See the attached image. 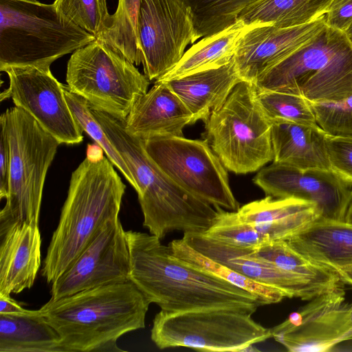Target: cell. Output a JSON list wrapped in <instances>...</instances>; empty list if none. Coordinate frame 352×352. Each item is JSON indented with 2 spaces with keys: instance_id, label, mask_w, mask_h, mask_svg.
Wrapping results in <instances>:
<instances>
[{
  "instance_id": "6da1fadb",
  "label": "cell",
  "mask_w": 352,
  "mask_h": 352,
  "mask_svg": "<svg viewBox=\"0 0 352 352\" xmlns=\"http://www.w3.org/2000/svg\"><path fill=\"white\" fill-rule=\"evenodd\" d=\"M126 236L130 280L161 310L226 309L252 315L261 306L249 292L176 257L156 236L133 230Z\"/></svg>"
},
{
  "instance_id": "7a4b0ae2",
  "label": "cell",
  "mask_w": 352,
  "mask_h": 352,
  "mask_svg": "<svg viewBox=\"0 0 352 352\" xmlns=\"http://www.w3.org/2000/svg\"><path fill=\"white\" fill-rule=\"evenodd\" d=\"M150 304L129 280L50 299L39 310L60 336L64 352L122 351L118 339L144 328Z\"/></svg>"
},
{
  "instance_id": "3957f363",
  "label": "cell",
  "mask_w": 352,
  "mask_h": 352,
  "mask_svg": "<svg viewBox=\"0 0 352 352\" xmlns=\"http://www.w3.org/2000/svg\"><path fill=\"white\" fill-rule=\"evenodd\" d=\"M125 188L113 164L104 156H87L72 173L41 270L47 283L73 264L107 221L119 218Z\"/></svg>"
},
{
  "instance_id": "277c9868",
  "label": "cell",
  "mask_w": 352,
  "mask_h": 352,
  "mask_svg": "<svg viewBox=\"0 0 352 352\" xmlns=\"http://www.w3.org/2000/svg\"><path fill=\"white\" fill-rule=\"evenodd\" d=\"M108 137L128 166L135 182L144 217L143 226L160 239L173 231L205 233L218 216L217 206L182 188L162 171L146 153L142 140L124 124Z\"/></svg>"
},
{
  "instance_id": "5b68a950",
  "label": "cell",
  "mask_w": 352,
  "mask_h": 352,
  "mask_svg": "<svg viewBox=\"0 0 352 352\" xmlns=\"http://www.w3.org/2000/svg\"><path fill=\"white\" fill-rule=\"evenodd\" d=\"M96 39L61 16L52 4L0 0V70L50 66Z\"/></svg>"
},
{
  "instance_id": "8992f818",
  "label": "cell",
  "mask_w": 352,
  "mask_h": 352,
  "mask_svg": "<svg viewBox=\"0 0 352 352\" xmlns=\"http://www.w3.org/2000/svg\"><path fill=\"white\" fill-rule=\"evenodd\" d=\"M254 85L257 89L291 93L309 102L344 99L352 95V47L344 32L325 25Z\"/></svg>"
},
{
  "instance_id": "52a82bcc",
  "label": "cell",
  "mask_w": 352,
  "mask_h": 352,
  "mask_svg": "<svg viewBox=\"0 0 352 352\" xmlns=\"http://www.w3.org/2000/svg\"><path fill=\"white\" fill-rule=\"evenodd\" d=\"M10 147L8 193L0 228L16 221L38 225L44 183L59 142L16 106L0 118Z\"/></svg>"
},
{
  "instance_id": "ba28073f",
  "label": "cell",
  "mask_w": 352,
  "mask_h": 352,
  "mask_svg": "<svg viewBox=\"0 0 352 352\" xmlns=\"http://www.w3.org/2000/svg\"><path fill=\"white\" fill-rule=\"evenodd\" d=\"M204 123L205 140L227 170L246 174L273 161L272 122L253 83H237Z\"/></svg>"
},
{
  "instance_id": "9c48e42d",
  "label": "cell",
  "mask_w": 352,
  "mask_h": 352,
  "mask_svg": "<svg viewBox=\"0 0 352 352\" xmlns=\"http://www.w3.org/2000/svg\"><path fill=\"white\" fill-rule=\"evenodd\" d=\"M66 81L89 108L124 120L149 85L133 63L97 38L72 53Z\"/></svg>"
},
{
  "instance_id": "30bf717a",
  "label": "cell",
  "mask_w": 352,
  "mask_h": 352,
  "mask_svg": "<svg viewBox=\"0 0 352 352\" xmlns=\"http://www.w3.org/2000/svg\"><path fill=\"white\" fill-rule=\"evenodd\" d=\"M248 313L211 309L170 313L161 310L151 338L160 349L187 347L207 351H241L272 337L271 329Z\"/></svg>"
},
{
  "instance_id": "8fae6325",
  "label": "cell",
  "mask_w": 352,
  "mask_h": 352,
  "mask_svg": "<svg viewBox=\"0 0 352 352\" xmlns=\"http://www.w3.org/2000/svg\"><path fill=\"white\" fill-rule=\"evenodd\" d=\"M154 163L186 191L230 211L240 208L230 188L227 169L206 140L184 136L142 140Z\"/></svg>"
},
{
  "instance_id": "7c38bea8",
  "label": "cell",
  "mask_w": 352,
  "mask_h": 352,
  "mask_svg": "<svg viewBox=\"0 0 352 352\" xmlns=\"http://www.w3.org/2000/svg\"><path fill=\"white\" fill-rule=\"evenodd\" d=\"M343 286L308 300L272 328V337L292 352L330 351L352 340V301Z\"/></svg>"
},
{
  "instance_id": "4fadbf2b",
  "label": "cell",
  "mask_w": 352,
  "mask_h": 352,
  "mask_svg": "<svg viewBox=\"0 0 352 352\" xmlns=\"http://www.w3.org/2000/svg\"><path fill=\"white\" fill-rule=\"evenodd\" d=\"M9 87L1 94L30 114L60 144L83 140L81 126L67 104L63 85L53 76L50 66L8 67Z\"/></svg>"
},
{
  "instance_id": "5bb4252c",
  "label": "cell",
  "mask_w": 352,
  "mask_h": 352,
  "mask_svg": "<svg viewBox=\"0 0 352 352\" xmlns=\"http://www.w3.org/2000/svg\"><path fill=\"white\" fill-rule=\"evenodd\" d=\"M192 14L181 0H141L138 35L144 75L158 80L193 44Z\"/></svg>"
},
{
  "instance_id": "9a60e30c",
  "label": "cell",
  "mask_w": 352,
  "mask_h": 352,
  "mask_svg": "<svg viewBox=\"0 0 352 352\" xmlns=\"http://www.w3.org/2000/svg\"><path fill=\"white\" fill-rule=\"evenodd\" d=\"M130 253L119 218L107 221L77 259L52 284V300L130 280Z\"/></svg>"
},
{
  "instance_id": "2e32d148",
  "label": "cell",
  "mask_w": 352,
  "mask_h": 352,
  "mask_svg": "<svg viewBox=\"0 0 352 352\" xmlns=\"http://www.w3.org/2000/svg\"><path fill=\"white\" fill-rule=\"evenodd\" d=\"M253 182L266 196L314 204L322 219L345 221L352 201V185L332 170H302L272 162L261 168Z\"/></svg>"
},
{
  "instance_id": "e0dca14e",
  "label": "cell",
  "mask_w": 352,
  "mask_h": 352,
  "mask_svg": "<svg viewBox=\"0 0 352 352\" xmlns=\"http://www.w3.org/2000/svg\"><path fill=\"white\" fill-rule=\"evenodd\" d=\"M182 239L208 258L256 282L280 290L286 298L309 300L330 292L317 283L287 273L272 263L254 255L252 248L226 243L204 233H184Z\"/></svg>"
},
{
  "instance_id": "ac0fdd59",
  "label": "cell",
  "mask_w": 352,
  "mask_h": 352,
  "mask_svg": "<svg viewBox=\"0 0 352 352\" xmlns=\"http://www.w3.org/2000/svg\"><path fill=\"white\" fill-rule=\"evenodd\" d=\"M326 25L325 16L290 28L261 23L240 39L233 59L242 80L255 83L270 69L312 39Z\"/></svg>"
},
{
  "instance_id": "d6986e66",
  "label": "cell",
  "mask_w": 352,
  "mask_h": 352,
  "mask_svg": "<svg viewBox=\"0 0 352 352\" xmlns=\"http://www.w3.org/2000/svg\"><path fill=\"white\" fill-rule=\"evenodd\" d=\"M38 225L16 221L0 228V295L31 288L41 264Z\"/></svg>"
},
{
  "instance_id": "ffe728a7",
  "label": "cell",
  "mask_w": 352,
  "mask_h": 352,
  "mask_svg": "<svg viewBox=\"0 0 352 352\" xmlns=\"http://www.w3.org/2000/svg\"><path fill=\"white\" fill-rule=\"evenodd\" d=\"M194 124L190 111L166 82L155 85L133 104L125 120L126 130L142 140L184 136L183 129Z\"/></svg>"
},
{
  "instance_id": "44dd1931",
  "label": "cell",
  "mask_w": 352,
  "mask_h": 352,
  "mask_svg": "<svg viewBox=\"0 0 352 352\" xmlns=\"http://www.w3.org/2000/svg\"><path fill=\"white\" fill-rule=\"evenodd\" d=\"M273 162L302 170H331L325 132L318 124L272 121Z\"/></svg>"
},
{
  "instance_id": "7402d4cb",
  "label": "cell",
  "mask_w": 352,
  "mask_h": 352,
  "mask_svg": "<svg viewBox=\"0 0 352 352\" xmlns=\"http://www.w3.org/2000/svg\"><path fill=\"white\" fill-rule=\"evenodd\" d=\"M234 59L220 67L190 74L166 82L193 117L204 122L241 81Z\"/></svg>"
},
{
  "instance_id": "603a6c76",
  "label": "cell",
  "mask_w": 352,
  "mask_h": 352,
  "mask_svg": "<svg viewBox=\"0 0 352 352\" xmlns=\"http://www.w3.org/2000/svg\"><path fill=\"white\" fill-rule=\"evenodd\" d=\"M309 259L333 270L352 265V223L319 218L286 240Z\"/></svg>"
},
{
  "instance_id": "cb8c5ba5",
  "label": "cell",
  "mask_w": 352,
  "mask_h": 352,
  "mask_svg": "<svg viewBox=\"0 0 352 352\" xmlns=\"http://www.w3.org/2000/svg\"><path fill=\"white\" fill-rule=\"evenodd\" d=\"M261 23L245 24L241 20L192 45L168 72L155 81H168L190 74L220 67L232 59L241 37Z\"/></svg>"
},
{
  "instance_id": "d4e9b609",
  "label": "cell",
  "mask_w": 352,
  "mask_h": 352,
  "mask_svg": "<svg viewBox=\"0 0 352 352\" xmlns=\"http://www.w3.org/2000/svg\"><path fill=\"white\" fill-rule=\"evenodd\" d=\"M0 352H64L60 338L41 311L0 314Z\"/></svg>"
},
{
  "instance_id": "484cf974",
  "label": "cell",
  "mask_w": 352,
  "mask_h": 352,
  "mask_svg": "<svg viewBox=\"0 0 352 352\" xmlns=\"http://www.w3.org/2000/svg\"><path fill=\"white\" fill-rule=\"evenodd\" d=\"M332 0H258L241 12L245 24L267 23L290 28L316 21L328 12Z\"/></svg>"
},
{
  "instance_id": "4316f807",
  "label": "cell",
  "mask_w": 352,
  "mask_h": 352,
  "mask_svg": "<svg viewBox=\"0 0 352 352\" xmlns=\"http://www.w3.org/2000/svg\"><path fill=\"white\" fill-rule=\"evenodd\" d=\"M168 245L176 257L249 292L257 298L261 305L278 303L286 298L280 290L256 282L203 255L188 245L183 239L173 240Z\"/></svg>"
},
{
  "instance_id": "83f0119b",
  "label": "cell",
  "mask_w": 352,
  "mask_h": 352,
  "mask_svg": "<svg viewBox=\"0 0 352 352\" xmlns=\"http://www.w3.org/2000/svg\"><path fill=\"white\" fill-rule=\"evenodd\" d=\"M141 0H118L116 12L110 14L102 33L96 38L139 65L142 57L138 35Z\"/></svg>"
},
{
  "instance_id": "f1b7e54d",
  "label": "cell",
  "mask_w": 352,
  "mask_h": 352,
  "mask_svg": "<svg viewBox=\"0 0 352 352\" xmlns=\"http://www.w3.org/2000/svg\"><path fill=\"white\" fill-rule=\"evenodd\" d=\"M189 9L194 25L193 43L237 21L242 10L258 0H181Z\"/></svg>"
},
{
  "instance_id": "f546056e",
  "label": "cell",
  "mask_w": 352,
  "mask_h": 352,
  "mask_svg": "<svg viewBox=\"0 0 352 352\" xmlns=\"http://www.w3.org/2000/svg\"><path fill=\"white\" fill-rule=\"evenodd\" d=\"M236 212L239 219L248 223L283 221L314 212L320 214L317 206L310 201L296 198H274L271 196L246 204Z\"/></svg>"
},
{
  "instance_id": "4dcf8cb0",
  "label": "cell",
  "mask_w": 352,
  "mask_h": 352,
  "mask_svg": "<svg viewBox=\"0 0 352 352\" xmlns=\"http://www.w3.org/2000/svg\"><path fill=\"white\" fill-rule=\"evenodd\" d=\"M63 89L69 109L83 131L86 132L102 148L108 159L118 168L135 189V182L128 166L92 114L87 101L82 96L72 92L68 86L63 85Z\"/></svg>"
},
{
  "instance_id": "1f68e13d",
  "label": "cell",
  "mask_w": 352,
  "mask_h": 352,
  "mask_svg": "<svg viewBox=\"0 0 352 352\" xmlns=\"http://www.w3.org/2000/svg\"><path fill=\"white\" fill-rule=\"evenodd\" d=\"M258 100L268 119L317 124L309 101L304 97L276 90L257 89Z\"/></svg>"
},
{
  "instance_id": "d6a6232c",
  "label": "cell",
  "mask_w": 352,
  "mask_h": 352,
  "mask_svg": "<svg viewBox=\"0 0 352 352\" xmlns=\"http://www.w3.org/2000/svg\"><path fill=\"white\" fill-rule=\"evenodd\" d=\"M57 12L96 38L104 29L110 14L107 0H55Z\"/></svg>"
},
{
  "instance_id": "836d02e7",
  "label": "cell",
  "mask_w": 352,
  "mask_h": 352,
  "mask_svg": "<svg viewBox=\"0 0 352 352\" xmlns=\"http://www.w3.org/2000/svg\"><path fill=\"white\" fill-rule=\"evenodd\" d=\"M309 102L317 124L327 135L352 138V95L337 101Z\"/></svg>"
},
{
  "instance_id": "e575fe53",
  "label": "cell",
  "mask_w": 352,
  "mask_h": 352,
  "mask_svg": "<svg viewBox=\"0 0 352 352\" xmlns=\"http://www.w3.org/2000/svg\"><path fill=\"white\" fill-rule=\"evenodd\" d=\"M326 145L331 170L352 185V138L327 135Z\"/></svg>"
},
{
  "instance_id": "d590c367",
  "label": "cell",
  "mask_w": 352,
  "mask_h": 352,
  "mask_svg": "<svg viewBox=\"0 0 352 352\" xmlns=\"http://www.w3.org/2000/svg\"><path fill=\"white\" fill-rule=\"evenodd\" d=\"M325 23L328 27L344 32L352 24V0H332Z\"/></svg>"
},
{
  "instance_id": "8d00e7d4",
  "label": "cell",
  "mask_w": 352,
  "mask_h": 352,
  "mask_svg": "<svg viewBox=\"0 0 352 352\" xmlns=\"http://www.w3.org/2000/svg\"><path fill=\"white\" fill-rule=\"evenodd\" d=\"M10 147L2 126L0 132V199H6L8 193Z\"/></svg>"
},
{
  "instance_id": "74e56055",
  "label": "cell",
  "mask_w": 352,
  "mask_h": 352,
  "mask_svg": "<svg viewBox=\"0 0 352 352\" xmlns=\"http://www.w3.org/2000/svg\"><path fill=\"white\" fill-rule=\"evenodd\" d=\"M28 310L22 307L10 296L0 295V314H20Z\"/></svg>"
},
{
  "instance_id": "f35d334b",
  "label": "cell",
  "mask_w": 352,
  "mask_h": 352,
  "mask_svg": "<svg viewBox=\"0 0 352 352\" xmlns=\"http://www.w3.org/2000/svg\"><path fill=\"white\" fill-rule=\"evenodd\" d=\"M344 284L352 286V265L334 269Z\"/></svg>"
},
{
  "instance_id": "ab89813d",
  "label": "cell",
  "mask_w": 352,
  "mask_h": 352,
  "mask_svg": "<svg viewBox=\"0 0 352 352\" xmlns=\"http://www.w3.org/2000/svg\"><path fill=\"white\" fill-rule=\"evenodd\" d=\"M345 221L348 223H352V201L348 208L345 217Z\"/></svg>"
},
{
  "instance_id": "60d3db41",
  "label": "cell",
  "mask_w": 352,
  "mask_h": 352,
  "mask_svg": "<svg viewBox=\"0 0 352 352\" xmlns=\"http://www.w3.org/2000/svg\"><path fill=\"white\" fill-rule=\"evenodd\" d=\"M351 47H352V24L349 28L344 32Z\"/></svg>"
}]
</instances>
